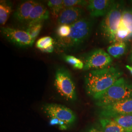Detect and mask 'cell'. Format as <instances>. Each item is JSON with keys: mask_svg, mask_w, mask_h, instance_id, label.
Masks as SVG:
<instances>
[{"mask_svg": "<svg viewBox=\"0 0 132 132\" xmlns=\"http://www.w3.org/2000/svg\"><path fill=\"white\" fill-rule=\"evenodd\" d=\"M123 72L116 67L90 70L85 76L84 85L87 94L97 99L122 77Z\"/></svg>", "mask_w": 132, "mask_h": 132, "instance_id": "6da1fadb", "label": "cell"}, {"mask_svg": "<svg viewBox=\"0 0 132 132\" xmlns=\"http://www.w3.org/2000/svg\"><path fill=\"white\" fill-rule=\"evenodd\" d=\"M91 19L83 17L70 25L71 33L66 38H57V45L63 50H69L79 47L90 37L93 28Z\"/></svg>", "mask_w": 132, "mask_h": 132, "instance_id": "7a4b0ae2", "label": "cell"}, {"mask_svg": "<svg viewBox=\"0 0 132 132\" xmlns=\"http://www.w3.org/2000/svg\"><path fill=\"white\" fill-rule=\"evenodd\" d=\"M132 98V84L121 77L97 99L95 104L100 107Z\"/></svg>", "mask_w": 132, "mask_h": 132, "instance_id": "3957f363", "label": "cell"}, {"mask_svg": "<svg viewBox=\"0 0 132 132\" xmlns=\"http://www.w3.org/2000/svg\"><path fill=\"white\" fill-rule=\"evenodd\" d=\"M124 6L123 2H116L112 8L102 19L100 24L102 35L109 43L114 42Z\"/></svg>", "mask_w": 132, "mask_h": 132, "instance_id": "277c9868", "label": "cell"}, {"mask_svg": "<svg viewBox=\"0 0 132 132\" xmlns=\"http://www.w3.org/2000/svg\"><path fill=\"white\" fill-rule=\"evenodd\" d=\"M43 112L52 122L59 124L64 129L72 125L76 120V116L71 109L66 106L55 103L44 104L42 107Z\"/></svg>", "mask_w": 132, "mask_h": 132, "instance_id": "5b68a950", "label": "cell"}, {"mask_svg": "<svg viewBox=\"0 0 132 132\" xmlns=\"http://www.w3.org/2000/svg\"><path fill=\"white\" fill-rule=\"evenodd\" d=\"M54 86L58 93L66 100L75 101L77 100L75 83L71 73L65 69L61 68L56 70Z\"/></svg>", "mask_w": 132, "mask_h": 132, "instance_id": "8992f818", "label": "cell"}, {"mask_svg": "<svg viewBox=\"0 0 132 132\" xmlns=\"http://www.w3.org/2000/svg\"><path fill=\"white\" fill-rule=\"evenodd\" d=\"M113 58L105 51L101 48L96 49L87 56L83 68L84 71L103 69L110 67Z\"/></svg>", "mask_w": 132, "mask_h": 132, "instance_id": "52a82bcc", "label": "cell"}, {"mask_svg": "<svg viewBox=\"0 0 132 132\" xmlns=\"http://www.w3.org/2000/svg\"><path fill=\"white\" fill-rule=\"evenodd\" d=\"M101 118H113L132 113V98L100 107Z\"/></svg>", "mask_w": 132, "mask_h": 132, "instance_id": "ba28073f", "label": "cell"}, {"mask_svg": "<svg viewBox=\"0 0 132 132\" xmlns=\"http://www.w3.org/2000/svg\"><path fill=\"white\" fill-rule=\"evenodd\" d=\"M1 32L8 41L20 47H31L33 43L26 30L9 27H2Z\"/></svg>", "mask_w": 132, "mask_h": 132, "instance_id": "9c48e42d", "label": "cell"}, {"mask_svg": "<svg viewBox=\"0 0 132 132\" xmlns=\"http://www.w3.org/2000/svg\"><path fill=\"white\" fill-rule=\"evenodd\" d=\"M116 2L113 0H90L87 9L92 18L104 17L112 8Z\"/></svg>", "mask_w": 132, "mask_h": 132, "instance_id": "30bf717a", "label": "cell"}, {"mask_svg": "<svg viewBox=\"0 0 132 132\" xmlns=\"http://www.w3.org/2000/svg\"><path fill=\"white\" fill-rule=\"evenodd\" d=\"M84 13V10L80 7L64 8L58 16V23L59 25L70 26L82 18Z\"/></svg>", "mask_w": 132, "mask_h": 132, "instance_id": "8fae6325", "label": "cell"}, {"mask_svg": "<svg viewBox=\"0 0 132 132\" xmlns=\"http://www.w3.org/2000/svg\"><path fill=\"white\" fill-rule=\"evenodd\" d=\"M37 2L33 0L26 1L21 3L14 13V17L21 23H28V19Z\"/></svg>", "mask_w": 132, "mask_h": 132, "instance_id": "7c38bea8", "label": "cell"}, {"mask_svg": "<svg viewBox=\"0 0 132 132\" xmlns=\"http://www.w3.org/2000/svg\"><path fill=\"white\" fill-rule=\"evenodd\" d=\"M50 17V12L42 3L37 2L30 14L27 25L35 23L44 22Z\"/></svg>", "mask_w": 132, "mask_h": 132, "instance_id": "4fadbf2b", "label": "cell"}, {"mask_svg": "<svg viewBox=\"0 0 132 132\" xmlns=\"http://www.w3.org/2000/svg\"><path fill=\"white\" fill-rule=\"evenodd\" d=\"M118 29L127 31L129 33V40L132 39V7L125 9L123 11Z\"/></svg>", "mask_w": 132, "mask_h": 132, "instance_id": "5bb4252c", "label": "cell"}, {"mask_svg": "<svg viewBox=\"0 0 132 132\" xmlns=\"http://www.w3.org/2000/svg\"><path fill=\"white\" fill-rule=\"evenodd\" d=\"M127 50V45L124 41H116L107 48V52L111 57L114 58H119L125 53Z\"/></svg>", "mask_w": 132, "mask_h": 132, "instance_id": "9a60e30c", "label": "cell"}, {"mask_svg": "<svg viewBox=\"0 0 132 132\" xmlns=\"http://www.w3.org/2000/svg\"><path fill=\"white\" fill-rule=\"evenodd\" d=\"M99 121L103 132H127L112 118H101Z\"/></svg>", "mask_w": 132, "mask_h": 132, "instance_id": "2e32d148", "label": "cell"}, {"mask_svg": "<svg viewBox=\"0 0 132 132\" xmlns=\"http://www.w3.org/2000/svg\"><path fill=\"white\" fill-rule=\"evenodd\" d=\"M12 11L11 3L7 1L1 0L0 2V24L4 26L6 23Z\"/></svg>", "mask_w": 132, "mask_h": 132, "instance_id": "e0dca14e", "label": "cell"}, {"mask_svg": "<svg viewBox=\"0 0 132 132\" xmlns=\"http://www.w3.org/2000/svg\"><path fill=\"white\" fill-rule=\"evenodd\" d=\"M127 132H132V113L112 118Z\"/></svg>", "mask_w": 132, "mask_h": 132, "instance_id": "ac0fdd59", "label": "cell"}, {"mask_svg": "<svg viewBox=\"0 0 132 132\" xmlns=\"http://www.w3.org/2000/svg\"><path fill=\"white\" fill-rule=\"evenodd\" d=\"M43 22L35 23L27 25V28L26 30L31 38L32 43L34 42L36 38L40 32L43 27Z\"/></svg>", "mask_w": 132, "mask_h": 132, "instance_id": "d6986e66", "label": "cell"}, {"mask_svg": "<svg viewBox=\"0 0 132 132\" xmlns=\"http://www.w3.org/2000/svg\"><path fill=\"white\" fill-rule=\"evenodd\" d=\"M47 6L49 7L52 15L58 18L62 10L64 9L63 0H50L47 2Z\"/></svg>", "mask_w": 132, "mask_h": 132, "instance_id": "ffe728a7", "label": "cell"}, {"mask_svg": "<svg viewBox=\"0 0 132 132\" xmlns=\"http://www.w3.org/2000/svg\"><path fill=\"white\" fill-rule=\"evenodd\" d=\"M64 59L74 69L82 70L84 68V63L83 62L76 57L71 55H66L64 56Z\"/></svg>", "mask_w": 132, "mask_h": 132, "instance_id": "44dd1931", "label": "cell"}, {"mask_svg": "<svg viewBox=\"0 0 132 132\" xmlns=\"http://www.w3.org/2000/svg\"><path fill=\"white\" fill-rule=\"evenodd\" d=\"M54 40L50 36H45L40 38L36 43V47L40 51L54 45Z\"/></svg>", "mask_w": 132, "mask_h": 132, "instance_id": "7402d4cb", "label": "cell"}, {"mask_svg": "<svg viewBox=\"0 0 132 132\" xmlns=\"http://www.w3.org/2000/svg\"><path fill=\"white\" fill-rule=\"evenodd\" d=\"M88 2L84 0H63V6L64 8L84 6L87 5Z\"/></svg>", "mask_w": 132, "mask_h": 132, "instance_id": "603a6c76", "label": "cell"}, {"mask_svg": "<svg viewBox=\"0 0 132 132\" xmlns=\"http://www.w3.org/2000/svg\"><path fill=\"white\" fill-rule=\"evenodd\" d=\"M71 33V27L69 25H59L57 28V37L58 38L67 37Z\"/></svg>", "mask_w": 132, "mask_h": 132, "instance_id": "cb8c5ba5", "label": "cell"}, {"mask_svg": "<svg viewBox=\"0 0 132 132\" xmlns=\"http://www.w3.org/2000/svg\"><path fill=\"white\" fill-rule=\"evenodd\" d=\"M54 45H52L49 47H47L44 50H41V51L42 52H44V53H52L54 51Z\"/></svg>", "mask_w": 132, "mask_h": 132, "instance_id": "d4e9b609", "label": "cell"}, {"mask_svg": "<svg viewBox=\"0 0 132 132\" xmlns=\"http://www.w3.org/2000/svg\"><path fill=\"white\" fill-rule=\"evenodd\" d=\"M86 132H103L101 129L95 127H92Z\"/></svg>", "mask_w": 132, "mask_h": 132, "instance_id": "484cf974", "label": "cell"}, {"mask_svg": "<svg viewBox=\"0 0 132 132\" xmlns=\"http://www.w3.org/2000/svg\"><path fill=\"white\" fill-rule=\"evenodd\" d=\"M126 68L129 71L132 75V66H130V65H126Z\"/></svg>", "mask_w": 132, "mask_h": 132, "instance_id": "4316f807", "label": "cell"}, {"mask_svg": "<svg viewBox=\"0 0 132 132\" xmlns=\"http://www.w3.org/2000/svg\"><path fill=\"white\" fill-rule=\"evenodd\" d=\"M130 62L132 64V47L131 48V54H130Z\"/></svg>", "mask_w": 132, "mask_h": 132, "instance_id": "83f0119b", "label": "cell"}]
</instances>
